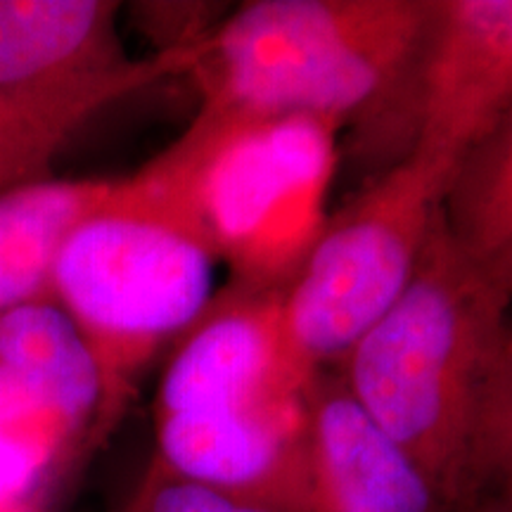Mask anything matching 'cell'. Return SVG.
I'll use <instances>...</instances> for the list:
<instances>
[{
  "mask_svg": "<svg viewBox=\"0 0 512 512\" xmlns=\"http://www.w3.org/2000/svg\"><path fill=\"white\" fill-rule=\"evenodd\" d=\"M280 294L228 280L169 349L152 408L169 472L259 498L294 489L316 375L294 356Z\"/></svg>",
  "mask_w": 512,
  "mask_h": 512,
  "instance_id": "1",
  "label": "cell"
},
{
  "mask_svg": "<svg viewBox=\"0 0 512 512\" xmlns=\"http://www.w3.org/2000/svg\"><path fill=\"white\" fill-rule=\"evenodd\" d=\"M512 297L470 259L437 214L413 280L330 368L456 508L472 415L510 330Z\"/></svg>",
  "mask_w": 512,
  "mask_h": 512,
  "instance_id": "2",
  "label": "cell"
},
{
  "mask_svg": "<svg viewBox=\"0 0 512 512\" xmlns=\"http://www.w3.org/2000/svg\"><path fill=\"white\" fill-rule=\"evenodd\" d=\"M342 124L197 110L133 174L228 268L230 283L283 292L328 221Z\"/></svg>",
  "mask_w": 512,
  "mask_h": 512,
  "instance_id": "3",
  "label": "cell"
},
{
  "mask_svg": "<svg viewBox=\"0 0 512 512\" xmlns=\"http://www.w3.org/2000/svg\"><path fill=\"white\" fill-rule=\"evenodd\" d=\"M432 0H254L221 17L188 74L200 110L347 124L406 83Z\"/></svg>",
  "mask_w": 512,
  "mask_h": 512,
  "instance_id": "4",
  "label": "cell"
},
{
  "mask_svg": "<svg viewBox=\"0 0 512 512\" xmlns=\"http://www.w3.org/2000/svg\"><path fill=\"white\" fill-rule=\"evenodd\" d=\"M219 266L207 242L136 176L117 178L107 200L69 233L50 299L98 366L102 441L117 430L152 361L219 292Z\"/></svg>",
  "mask_w": 512,
  "mask_h": 512,
  "instance_id": "5",
  "label": "cell"
},
{
  "mask_svg": "<svg viewBox=\"0 0 512 512\" xmlns=\"http://www.w3.org/2000/svg\"><path fill=\"white\" fill-rule=\"evenodd\" d=\"M448 174L411 150L328 216L280 294L287 339L306 373L335 368L411 283Z\"/></svg>",
  "mask_w": 512,
  "mask_h": 512,
  "instance_id": "6",
  "label": "cell"
},
{
  "mask_svg": "<svg viewBox=\"0 0 512 512\" xmlns=\"http://www.w3.org/2000/svg\"><path fill=\"white\" fill-rule=\"evenodd\" d=\"M117 17L112 0H0V95L114 102L188 74L195 50L133 60Z\"/></svg>",
  "mask_w": 512,
  "mask_h": 512,
  "instance_id": "7",
  "label": "cell"
},
{
  "mask_svg": "<svg viewBox=\"0 0 512 512\" xmlns=\"http://www.w3.org/2000/svg\"><path fill=\"white\" fill-rule=\"evenodd\" d=\"M406 83L413 88L408 152L453 169L512 105V0H432Z\"/></svg>",
  "mask_w": 512,
  "mask_h": 512,
  "instance_id": "8",
  "label": "cell"
},
{
  "mask_svg": "<svg viewBox=\"0 0 512 512\" xmlns=\"http://www.w3.org/2000/svg\"><path fill=\"white\" fill-rule=\"evenodd\" d=\"M102 382L91 351L53 299L0 318V427L69 465L102 444Z\"/></svg>",
  "mask_w": 512,
  "mask_h": 512,
  "instance_id": "9",
  "label": "cell"
},
{
  "mask_svg": "<svg viewBox=\"0 0 512 512\" xmlns=\"http://www.w3.org/2000/svg\"><path fill=\"white\" fill-rule=\"evenodd\" d=\"M302 510L453 512V503L323 370L309 392Z\"/></svg>",
  "mask_w": 512,
  "mask_h": 512,
  "instance_id": "10",
  "label": "cell"
},
{
  "mask_svg": "<svg viewBox=\"0 0 512 512\" xmlns=\"http://www.w3.org/2000/svg\"><path fill=\"white\" fill-rule=\"evenodd\" d=\"M114 181L38 178L0 192V318L50 299L69 233L107 200Z\"/></svg>",
  "mask_w": 512,
  "mask_h": 512,
  "instance_id": "11",
  "label": "cell"
},
{
  "mask_svg": "<svg viewBox=\"0 0 512 512\" xmlns=\"http://www.w3.org/2000/svg\"><path fill=\"white\" fill-rule=\"evenodd\" d=\"M439 216L477 264L491 266L512 254V105L456 159Z\"/></svg>",
  "mask_w": 512,
  "mask_h": 512,
  "instance_id": "12",
  "label": "cell"
},
{
  "mask_svg": "<svg viewBox=\"0 0 512 512\" xmlns=\"http://www.w3.org/2000/svg\"><path fill=\"white\" fill-rule=\"evenodd\" d=\"M107 105L100 98L0 95V192L48 178L64 143Z\"/></svg>",
  "mask_w": 512,
  "mask_h": 512,
  "instance_id": "13",
  "label": "cell"
},
{
  "mask_svg": "<svg viewBox=\"0 0 512 512\" xmlns=\"http://www.w3.org/2000/svg\"><path fill=\"white\" fill-rule=\"evenodd\" d=\"M503 484H512V320L479 389L458 498Z\"/></svg>",
  "mask_w": 512,
  "mask_h": 512,
  "instance_id": "14",
  "label": "cell"
},
{
  "mask_svg": "<svg viewBox=\"0 0 512 512\" xmlns=\"http://www.w3.org/2000/svg\"><path fill=\"white\" fill-rule=\"evenodd\" d=\"M121 512H299L266 498L233 494L183 479L152 460Z\"/></svg>",
  "mask_w": 512,
  "mask_h": 512,
  "instance_id": "15",
  "label": "cell"
},
{
  "mask_svg": "<svg viewBox=\"0 0 512 512\" xmlns=\"http://www.w3.org/2000/svg\"><path fill=\"white\" fill-rule=\"evenodd\" d=\"M453 512H512V484L467 491L458 498Z\"/></svg>",
  "mask_w": 512,
  "mask_h": 512,
  "instance_id": "16",
  "label": "cell"
},
{
  "mask_svg": "<svg viewBox=\"0 0 512 512\" xmlns=\"http://www.w3.org/2000/svg\"><path fill=\"white\" fill-rule=\"evenodd\" d=\"M484 271L491 275V280H494L503 292H508L512 297V254L505 256L501 261H496V264L484 266Z\"/></svg>",
  "mask_w": 512,
  "mask_h": 512,
  "instance_id": "17",
  "label": "cell"
},
{
  "mask_svg": "<svg viewBox=\"0 0 512 512\" xmlns=\"http://www.w3.org/2000/svg\"><path fill=\"white\" fill-rule=\"evenodd\" d=\"M0 512H36L34 508H12V510H0Z\"/></svg>",
  "mask_w": 512,
  "mask_h": 512,
  "instance_id": "18",
  "label": "cell"
}]
</instances>
